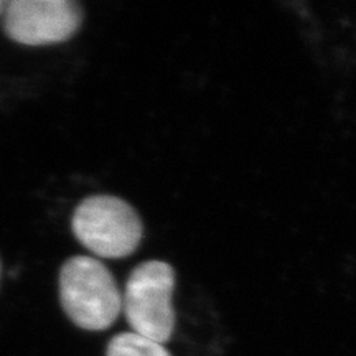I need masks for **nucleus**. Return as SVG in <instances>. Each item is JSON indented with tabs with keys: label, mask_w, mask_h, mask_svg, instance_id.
<instances>
[{
	"label": "nucleus",
	"mask_w": 356,
	"mask_h": 356,
	"mask_svg": "<svg viewBox=\"0 0 356 356\" xmlns=\"http://www.w3.org/2000/svg\"><path fill=\"white\" fill-rule=\"evenodd\" d=\"M60 300L71 322L91 332L109 328L122 310V296L113 274L89 256L71 257L61 267Z\"/></svg>",
	"instance_id": "obj_1"
},
{
	"label": "nucleus",
	"mask_w": 356,
	"mask_h": 356,
	"mask_svg": "<svg viewBox=\"0 0 356 356\" xmlns=\"http://www.w3.org/2000/svg\"><path fill=\"white\" fill-rule=\"evenodd\" d=\"M175 270L163 261L140 262L129 275L122 310L134 333L163 345L175 328Z\"/></svg>",
	"instance_id": "obj_2"
},
{
	"label": "nucleus",
	"mask_w": 356,
	"mask_h": 356,
	"mask_svg": "<svg viewBox=\"0 0 356 356\" xmlns=\"http://www.w3.org/2000/svg\"><path fill=\"white\" fill-rule=\"evenodd\" d=\"M76 239L92 254L108 259L131 256L142 241V221L122 198L96 195L79 203L71 220Z\"/></svg>",
	"instance_id": "obj_3"
},
{
	"label": "nucleus",
	"mask_w": 356,
	"mask_h": 356,
	"mask_svg": "<svg viewBox=\"0 0 356 356\" xmlns=\"http://www.w3.org/2000/svg\"><path fill=\"white\" fill-rule=\"evenodd\" d=\"M81 7L73 0H13L6 13V33L30 47L61 43L78 32Z\"/></svg>",
	"instance_id": "obj_4"
},
{
	"label": "nucleus",
	"mask_w": 356,
	"mask_h": 356,
	"mask_svg": "<svg viewBox=\"0 0 356 356\" xmlns=\"http://www.w3.org/2000/svg\"><path fill=\"white\" fill-rule=\"evenodd\" d=\"M106 356H172L165 346L134 332H124L111 338Z\"/></svg>",
	"instance_id": "obj_5"
},
{
	"label": "nucleus",
	"mask_w": 356,
	"mask_h": 356,
	"mask_svg": "<svg viewBox=\"0 0 356 356\" xmlns=\"http://www.w3.org/2000/svg\"><path fill=\"white\" fill-rule=\"evenodd\" d=\"M2 6H3V3H2V2H0V8H2Z\"/></svg>",
	"instance_id": "obj_6"
}]
</instances>
